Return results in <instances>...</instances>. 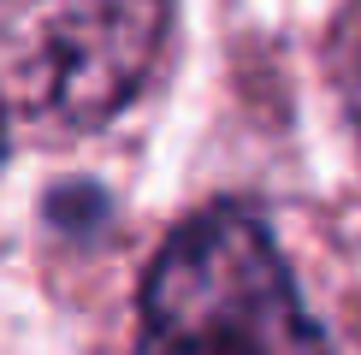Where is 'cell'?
Returning a JSON list of instances; mask_svg holds the SVG:
<instances>
[{
  "label": "cell",
  "mask_w": 361,
  "mask_h": 355,
  "mask_svg": "<svg viewBox=\"0 0 361 355\" xmlns=\"http://www.w3.org/2000/svg\"><path fill=\"white\" fill-rule=\"evenodd\" d=\"M142 355H332L255 213L207 207L142 285Z\"/></svg>",
  "instance_id": "obj_1"
},
{
  "label": "cell",
  "mask_w": 361,
  "mask_h": 355,
  "mask_svg": "<svg viewBox=\"0 0 361 355\" xmlns=\"http://www.w3.org/2000/svg\"><path fill=\"white\" fill-rule=\"evenodd\" d=\"M172 0H48L12 83L59 130H95L142 89Z\"/></svg>",
  "instance_id": "obj_2"
},
{
  "label": "cell",
  "mask_w": 361,
  "mask_h": 355,
  "mask_svg": "<svg viewBox=\"0 0 361 355\" xmlns=\"http://www.w3.org/2000/svg\"><path fill=\"white\" fill-rule=\"evenodd\" d=\"M0 160H6V113H0Z\"/></svg>",
  "instance_id": "obj_3"
},
{
  "label": "cell",
  "mask_w": 361,
  "mask_h": 355,
  "mask_svg": "<svg viewBox=\"0 0 361 355\" xmlns=\"http://www.w3.org/2000/svg\"><path fill=\"white\" fill-rule=\"evenodd\" d=\"M0 6H6V0H0Z\"/></svg>",
  "instance_id": "obj_4"
}]
</instances>
